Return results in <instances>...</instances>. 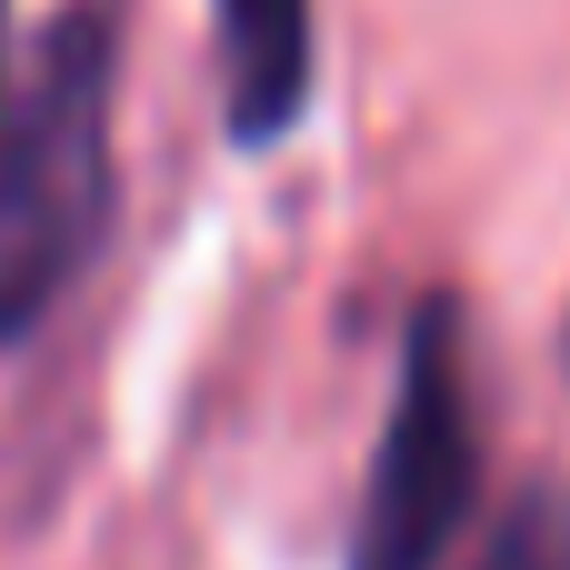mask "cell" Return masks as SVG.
<instances>
[{"label":"cell","mask_w":570,"mask_h":570,"mask_svg":"<svg viewBox=\"0 0 570 570\" xmlns=\"http://www.w3.org/2000/svg\"><path fill=\"white\" fill-rule=\"evenodd\" d=\"M110 10H60L20 70H0V351L70 291L110 220Z\"/></svg>","instance_id":"obj_1"},{"label":"cell","mask_w":570,"mask_h":570,"mask_svg":"<svg viewBox=\"0 0 570 570\" xmlns=\"http://www.w3.org/2000/svg\"><path fill=\"white\" fill-rule=\"evenodd\" d=\"M481 511V411L461 371V301H421L381 421V461L361 491L351 570H441Z\"/></svg>","instance_id":"obj_2"},{"label":"cell","mask_w":570,"mask_h":570,"mask_svg":"<svg viewBox=\"0 0 570 570\" xmlns=\"http://www.w3.org/2000/svg\"><path fill=\"white\" fill-rule=\"evenodd\" d=\"M220 80L230 130L281 140L311 100V0H220Z\"/></svg>","instance_id":"obj_3"},{"label":"cell","mask_w":570,"mask_h":570,"mask_svg":"<svg viewBox=\"0 0 570 570\" xmlns=\"http://www.w3.org/2000/svg\"><path fill=\"white\" fill-rule=\"evenodd\" d=\"M471 570H570V491L561 481H531V491L501 511L491 551H481Z\"/></svg>","instance_id":"obj_4"},{"label":"cell","mask_w":570,"mask_h":570,"mask_svg":"<svg viewBox=\"0 0 570 570\" xmlns=\"http://www.w3.org/2000/svg\"><path fill=\"white\" fill-rule=\"evenodd\" d=\"M561 351H570V331H561Z\"/></svg>","instance_id":"obj_5"}]
</instances>
